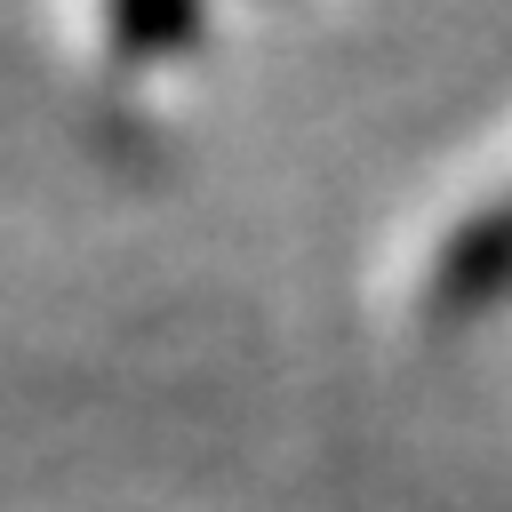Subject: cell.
Masks as SVG:
<instances>
[{
    "label": "cell",
    "instance_id": "1",
    "mask_svg": "<svg viewBox=\"0 0 512 512\" xmlns=\"http://www.w3.org/2000/svg\"><path fill=\"white\" fill-rule=\"evenodd\" d=\"M424 296H432L440 320H464V312H488V304L512 296V192L488 200V208H472V216L440 240Z\"/></svg>",
    "mask_w": 512,
    "mask_h": 512
},
{
    "label": "cell",
    "instance_id": "2",
    "mask_svg": "<svg viewBox=\"0 0 512 512\" xmlns=\"http://www.w3.org/2000/svg\"><path fill=\"white\" fill-rule=\"evenodd\" d=\"M200 0H104V32L120 56H184L200 40Z\"/></svg>",
    "mask_w": 512,
    "mask_h": 512
}]
</instances>
